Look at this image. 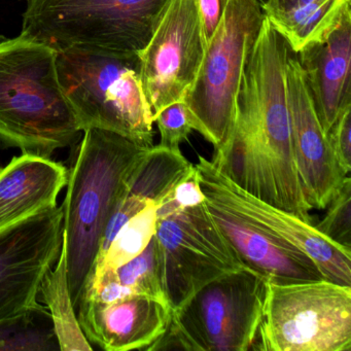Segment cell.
I'll return each mask as SVG.
<instances>
[{"label": "cell", "mask_w": 351, "mask_h": 351, "mask_svg": "<svg viewBox=\"0 0 351 351\" xmlns=\"http://www.w3.org/2000/svg\"><path fill=\"white\" fill-rule=\"evenodd\" d=\"M149 149L110 131H84L77 158L69 170L62 204V243L75 310L114 207Z\"/></svg>", "instance_id": "cell-1"}, {"label": "cell", "mask_w": 351, "mask_h": 351, "mask_svg": "<svg viewBox=\"0 0 351 351\" xmlns=\"http://www.w3.org/2000/svg\"><path fill=\"white\" fill-rule=\"evenodd\" d=\"M82 132L59 83L56 51L0 36V145L51 158Z\"/></svg>", "instance_id": "cell-2"}, {"label": "cell", "mask_w": 351, "mask_h": 351, "mask_svg": "<svg viewBox=\"0 0 351 351\" xmlns=\"http://www.w3.org/2000/svg\"><path fill=\"white\" fill-rule=\"evenodd\" d=\"M138 54L57 53L61 89L82 131L101 129L153 147L154 114L141 86Z\"/></svg>", "instance_id": "cell-3"}, {"label": "cell", "mask_w": 351, "mask_h": 351, "mask_svg": "<svg viewBox=\"0 0 351 351\" xmlns=\"http://www.w3.org/2000/svg\"><path fill=\"white\" fill-rule=\"evenodd\" d=\"M20 36L62 51L139 54L171 0H24Z\"/></svg>", "instance_id": "cell-4"}, {"label": "cell", "mask_w": 351, "mask_h": 351, "mask_svg": "<svg viewBox=\"0 0 351 351\" xmlns=\"http://www.w3.org/2000/svg\"><path fill=\"white\" fill-rule=\"evenodd\" d=\"M267 287L268 279L248 267L210 281L172 311L167 330L147 350L252 349Z\"/></svg>", "instance_id": "cell-5"}, {"label": "cell", "mask_w": 351, "mask_h": 351, "mask_svg": "<svg viewBox=\"0 0 351 351\" xmlns=\"http://www.w3.org/2000/svg\"><path fill=\"white\" fill-rule=\"evenodd\" d=\"M264 19L258 0H230L182 100L194 130L213 143L215 151L225 145L233 130L246 62Z\"/></svg>", "instance_id": "cell-6"}, {"label": "cell", "mask_w": 351, "mask_h": 351, "mask_svg": "<svg viewBox=\"0 0 351 351\" xmlns=\"http://www.w3.org/2000/svg\"><path fill=\"white\" fill-rule=\"evenodd\" d=\"M254 350L350 351L351 287L328 279L267 287Z\"/></svg>", "instance_id": "cell-7"}, {"label": "cell", "mask_w": 351, "mask_h": 351, "mask_svg": "<svg viewBox=\"0 0 351 351\" xmlns=\"http://www.w3.org/2000/svg\"><path fill=\"white\" fill-rule=\"evenodd\" d=\"M289 54L287 40L265 17L246 62L236 114L248 147L263 161L293 156L285 75Z\"/></svg>", "instance_id": "cell-8"}, {"label": "cell", "mask_w": 351, "mask_h": 351, "mask_svg": "<svg viewBox=\"0 0 351 351\" xmlns=\"http://www.w3.org/2000/svg\"><path fill=\"white\" fill-rule=\"evenodd\" d=\"M155 237L164 295L172 311L207 283L246 267L205 202L157 217Z\"/></svg>", "instance_id": "cell-9"}, {"label": "cell", "mask_w": 351, "mask_h": 351, "mask_svg": "<svg viewBox=\"0 0 351 351\" xmlns=\"http://www.w3.org/2000/svg\"><path fill=\"white\" fill-rule=\"evenodd\" d=\"M62 226L61 205L0 231V322L49 314L38 295L60 256Z\"/></svg>", "instance_id": "cell-10"}, {"label": "cell", "mask_w": 351, "mask_h": 351, "mask_svg": "<svg viewBox=\"0 0 351 351\" xmlns=\"http://www.w3.org/2000/svg\"><path fill=\"white\" fill-rule=\"evenodd\" d=\"M196 0H171L149 44L139 53L141 86L154 116L182 101L206 50Z\"/></svg>", "instance_id": "cell-11"}, {"label": "cell", "mask_w": 351, "mask_h": 351, "mask_svg": "<svg viewBox=\"0 0 351 351\" xmlns=\"http://www.w3.org/2000/svg\"><path fill=\"white\" fill-rule=\"evenodd\" d=\"M195 167L201 184L211 189L277 237L307 254L324 278L351 287L350 250L324 237L312 223L248 194L223 176L206 158L199 156Z\"/></svg>", "instance_id": "cell-12"}, {"label": "cell", "mask_w": 351, "mask_h": 351, "mask_svg": "<svg viewBox=\"0 0 351 351\" xmlns=\"http://www.w3.org/2000/svg\"><path fill=\"white\" fill-rule=\"evenodd\" d=\"M285 75L291 147L302 190L311 209H324L347 176L332 154L305 73L291 51Z\"/></svg>", "instance_id": "cell-13"}, {"label": "cell", "mask_w": 351, "mask_h": 351, "mask_svg": "<svg viewBox=\"0 0 351 351\" xmlns=\"http://www.w3.org/2000/svg\"><path fill=\"white\" fill-rule=\"evenodd\" d=\"M200 186L209 215L246 267L276 285L326 279L307 254L265 229L211 189Z\"/></svg>", "instance_id": "cell-14"}, {"label": "cell", "mask_w": 351, "mask_h": 351, "mask_svg": "<svg viewBox=\"0 0 351 351\" xmlns=\"http://www.w3.org/2000/svg\"><path fill=\"white\" fill-rule=\"evenodd\" d=\"M77 314L90 344L106 351L147 350L167 330L172 309L164 300L131 295L110 303L83 299Z\"/></svg>", "instance_id": "cell-15"}, {"label": "cell", "mask_w": 351, "mask_h": 351, "mask_svg": "<svg viewBox=\"0 0 351 351\" xmlns=\"http://www.w3.org/2000/svg\"><path fill=\"white\" fill-rule=\"evenodd\" d=\"M309 86L314 108L328 133L351 104V7L328 34L295 54Z\"/></svg>", "instance_id": "cell-16"}, {"label": "cell", "mask_w": 351, "mask_h": 351, "mask_svg": "<svg viewBox=\"0 0 351 351\" xmlns=\"http://www.w3.org/2000/svg\"><path fill=\"white\" fill-rule=\"evenodd\" d=\"M69 182V169L51 158L14 157L0 168V231L55 208Z\"/></svg>", "instance_id": "cell-17"}, {"label": "cell", "mask_w": 351, "mask_h": 351, "mask_svg": "<svg viewBox=\"0 0 351 351\" xmlns=\"http://www.w3.org/2000/svg\"><path fill=\"white\" fill-rule=\"evenodd\" d=\"M193 168L194 164L182 155L180 149H165L160 145L149 147L133 170L114 207L98 254L108 248L129 219L149 205H159Z\"/></svg>", "instance_id": "cell-18"}, {"label": "cell", "mask_w": 351, "mask_h": 351, "mask_svg": "<svg viewBox=\"0 0 351 351\" xmlns=\"http://www.w3.org/2000/svg\"><path fill=\"white\" fill-rule=\"evenodd\" d=\"M40 293L50 314L59 349L62 351L92 350L93 347L82 330L77 310L71 300L63 243L56 266L51 268L43 279Z\"/></svg>", "instance_id": "cell-19"}, {"label": "cell", "mask_w": 351, "mask_h": 351, "mask_svg": "<svg viewBox=\"0 0 351 351\" xmlns=\"http://www.w3.org/2000/svg\"><path fill=\"white\" fill-rule=\"evenodd\" d=\"M157 207L149 205L119 230L108 248L98 254L89 279L126 264L145 250L156 234Z\"/></svg>", "instance_id": "cell-20"}, {"label": "cell", "mask_w": 351, "mask_h": 351, "mask_svg": "<svg viewBox=\"0 0 351 351\" xmlns=\"http://www.w3.org/2000/svg\"><path fill=\"white\" fill-rule=\"evenodd\" d=\"M101 276L114 279L135 295H151L167 302L162 285L161 263L155 236L141 254L126 264L114 270L104 271L88 281Z\"/></svg>", "instance_id": "cell-21"}, {"label": "cell", "mask_w": 351, "mask_h": 351, "mask_svg": "<svg viewBox=\"0 0 351 351\" xmlns=\"http://www.w3.org/2000/svg\"><path fill=\"white\" fill-rule=\"evenodd\" d=\"M47 314V313H40ZM36 315L0 322V351H46L59 349L53 328L34 324Z\"/></svg>", "instance_id": "cell-22"}, {"label": "cell", "mask_w": 351, "mask_h": 351, "mask_svg": "<svg viewBox=\"0 0 351 351\" xmlns=\"http://www.w3.org/2000/svg\"><path fill=\"white\" fill-rule=\"evenodd\" d=\"M326 208V215L316 229L330 241L351 250L350 176L344 178Z\"/></svg>", "instance_id": "cell-23"}, {"label": "cell", "mask_w": 351, "mask_h": 351, "mask_svg": "<svg viewBox=\"0 0 351 351\" xmlns=\"http://www.w3.org/2000/svg\"><path fill=\"white\" fill-rule=\"evenodd\" d=\"M160 131L158 145L169 149H180V145L194 130L190 112L184 101L174 102L154 116Z\"/></svg>", "instance_id": "cell-24"}, {"label": "cell", "mask_w": 351, "mask_h": 351, "mask_svg": "<svg viewBox=\"0 0 351 351\" xmlns=\"http://www.w3.org/2000/svg\"><path fill=\"white\" fill-rule=\"evenodd\" d=\"M205 202L196 167L180 180L157 207V217L186 207L196 206Z\"/></svg>", "instance_id": "cell-25"}, {"label": "cell", "mask_w": 351, "mask_h": 351, "mask_svg": "<svg viewBox=\"0 0 351 351\" xmlns=\"http://www.w3.org/2000/svg\"><path fill=\"white\" fill-rule=\"evenodd\" d=\"M330 149L346 176L351 170V104L343 108L326 133Z\"/></svg>", "instance_id": "cell-26"}, {"label": "cell", "mask_w": 351, "mask_h": 351, "mask_svg": "<svg viewBox=\"0 0 351 351\" xmlns=\"http://www.w3.org/2000/svg\"><path fill=\"white\" fill-rule=\"evenodd\" d=\"M207 43L215 34L230 0H196Z\"/></svg>", "instance_id": "cell-27"}, {"label": "cell", "mask_w": 351, "mask_h": 351, "mask_svg": "<svg viewBox=\"0 0 351 351\" xmlns=\"http://www.w3.org/2000/svg\"><path fill=\"white\" fill-rule=\"evenodd\" d=\"M326 0H264L262 8L267 19L285 15Z\"/></svg>", "instance_id": "cell-28"}, {"label": "cell", "mask_w": 351, "mask_h": 351, "mask_svg": "<svg viewBox=\"0 0 351 351\" xmlns=\"http://www.w3.org/2000/svg\"><path fill=\"white\" fill-rule=\"evenodd\" d=\"M258 1H260V3H262V5H263V3H264V0H258Z\"/></svg>", "instance_id": "cell-29"}]
</instances>
